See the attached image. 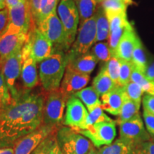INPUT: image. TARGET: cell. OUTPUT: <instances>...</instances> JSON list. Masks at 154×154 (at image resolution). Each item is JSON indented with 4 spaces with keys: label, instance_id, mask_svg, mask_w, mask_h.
Instances as JSON below:
<instances>
[{
    "label": "cell",
    "instance_id": "cell-19",
    "mask_svg": "<svg viewBox=\"0 0 154 154\" xmlns=\"http://www.w3.org/2000/svg\"><path fill=\"white\" fill-rule=\"evenodd\" d=\"M22 67L21 72L23 88L34 89L39 83L36 61L31 56L22 53Z\"/></svg>",
    "mask_w": 154,
    "mask_h": 154
},
{
    "label": "cell",
    "instance_id": "cell-35",
    "mask_svg": "<svg viewBox=\"0 0 154 154\" xmlns=\"http://www.w3.org/2000/svg\"><path fill=\"white\" fill-rule=\"evenodd\" d=\"M11 99H12V96H11L8 86L6 84L2 69L0 67V111L4 109L6 106L8 105L11 102Z\"/></svg>",
    "mask_w": 154,
    "mask_h": 154
},
{
    "label": "cell",
    "instance_id": "cell-45",
    "mask_svg": "<svg viewBox=\"0 0 154 154\" xmlns=\"http://www.w3.org/2000/svg\"><path fill=\"white\" fill-rule=\"evenodd\" d=\"M0 154H14V150L13 147L0 148Z\"/></svg>",
    "mask_w": 154,
    "mask_h": 154
},
{
    "label": "cell",
    "instance_id": "cell-14",
    "mask_svg": "<svg viewBox=\"0 0 154 154\" xmlns=\"http://www.w3.org/2000/svg\"><path fill=\"white\" fill-rule=\"evenodd\" d=\"M0 67L6 84L11 92V96H14L18 91L17 82L21 76L22 72V50L11 56L3 62L0 63Z\"/></svg>",
    "mask_w": 154,
    "mask_h": 154
},
{
    "label": "cell",
    "instance_id": "cell-3",
    "mask_svg": "<svg viewBox=\"0 0 154 154\" xmlns=\"http://www.w3.org/2000/svg\"><path fill=\"white\" fill-rule=\"evenodd\" d=\"M57 140L63 154H87L94 148L87 138L64 126L58 128Z\"/></svg>",
    "mask_w": 154,
    "mask_h": 154
},
{
    "label": "cell",
    "instance_id": "cell-30",
    "mask_svg": "<svg viewBox=\"0 0 154 154\" xmlns=\"http://www.w3.org/2000/svg\"><path fill=\"white\" fill-rule=\"evenodd\" d=\"M91 52L97 60L101 62L106 63L112 57L109 43L106 42H99L92 47Z\"/></svg>",
    "mask_w": 154,
    "mask_h": 154
},
{
    "label": "cell",
    "instance_id": "cell-22",
    "mask_svg": "<svg viewBox=\"0 0 154 154\" xmlns=\"http://www.w3.org/2000/svg\"><path fill=\"white\" fill-rule=\"evenodd\" d=\"M118 85L113 82L107 72H106L104 67H102L99 74H97L92 82V86L97 92L99 96H102L113 89Z\"/></svg>",
    "mask_w": 154,
    "mask_h": 154
},
{
    "label": "cell",
    "instance_id": "cell-6",
    "mask_svg": "<svg viewBox=\"0 0 154 154\" xmlns=\"http://www.w3.org/2000/svg\"><path fill=\"white\" fill-rule=\"evenodd\" d=\"M96 42V24L95 15L84 22L81 23L78 32L70 49L66 53L68 62L77 57L88 53Z\"/></svg>",
    "mask_w": 154,
    "mask_h": 154
},
{
    "label": "cell",
    "instance_id": "cell-15",
    "mask_svg": "<svg viewBox=\"0 0 154 154\" xmlns=\"http://www.w3.org/2000/svg\"><path fill=\"white\" fill-rule=\"evenodd\" d=\"M90 81V76L81 74L66 66L59 90L69 99L71 96L85 88Z\"/></svg>",
    "mask_w": 154,
    "mask_h": 154
},
{
    "label": "cell",
    "instance_id": "cell-36",
    "mask_svg": "<svg viewBox=\"0 0 154 154\" xmlns=\"http://www.w3.org/2000/svg\"><path fill=\"white\" fill-rule=\"evenodd\" d=\"M101 7L104 10L106 14L126 11L127 6L117 0H103Z\"/></svg>",
    "mask_w": 154,
    "mask_h": 154
},
{
    "label": "cell",
    "instance_id": "cell-33",
    "mask_svg": "<svg viewBox=\"0 0 154 154\" xmlns=\"http://www.w3.org/2000/svg\"><path fill=\"white\" fill-rule=\"evenodd\" d=\"M106 72L110 76L116 85L119 86V76L120 71V59L116 57H112L109 61L105 63L103 66Z\"/></svg>",
    "mask_w": 154,
    "mask_h": 154
},
{
    "label": "cell",
    "instance_id": "cell-43",
    "mask_svg": "<svg viewBox=\"0 0 154 154\" xmlns=\"http://www.w3.org/2000/svg\"><path fill=\"white\" fill-rule=\"evenodd\" d=\"M48 154H63L61 149H59V145H58L57 140V133H56L52 142H51V146H50L49 151H48Z\"/></svg>",
    "mask_w": 154,
    "mask_h": 154
},
{
    "label": "cell",
    "instance_id": "cell-51",
    "mask_svg": "<svg viewBox=\"0 0 154 154\" xmlns=\"http://www.w3.org/2000/svg\"><path fill=\"white\" fill-rule=\"evenodd\" d=\"M152 140H153V141H154V136H153V138H152Z\"/></svg>",
    "mask_w": 154,
    "mask_h": 154
},
{
    "label": "cell",
    "instance_id": "cell-18",
    "mask_svg": "<svg viewBox=\"0 0 154 154\" xmlns=\"http://www.w3.org/2000/svg\"><path fill=\"white\" fill-rule=\"evenodd\" d=\"M32 23L37 26L50 14L57 11L59 0H28Z\"/></svg>",
    "mask_w": 154,
    "mask_h": 154
},
{
    "label": "cell",
    "instance_id": "cell-16",
    "mask_svg": "<svg viewBox=\"0 0 154 154\" xmlns=\"http://www.w3.org/2000/svg\"><path fill=\"white\" fill-rule=\"evenodd\" d=\"M27 38L24 33H4L0 36V63L20 51Z\"/></svg>",
    "mask_w": 154,
    "mask_h": 154
},
{
    "label": "cell",
    "instance_id": "cell-44",
    "mask_svg": "<svg viewBox=\"0 0 154 154\" xmlns=\"http://www.w3.org/2000/svg\"><path fill=\"white\" fill-rule=\"evenodd\" d=\"M26 0H5L6 7L7 9H11L13 7H18V6L25 3Z\"/></svg>",
    "mask_w": 154,
    "mask_h": 154
},
{
    "label": "cell",
    "instance_id": "cell-29",
    "mask_svg": "<svg viewBox=\"0 0 154 154\" xmlns=\"http://www.w3.org/2000/svg\"><path fill=\"white\" fill-rule=\"evenodd\" d=\"M99 154H132L134 151L121 139H116L109 146H105L98 150Z\"/></svg>",
    "mask_w": 154,
    "mask_h": 154
},
{
    "label": "cell",
    "instance_id": "cell-9",
    "mask_svg": "<svg viewBox=\"0 0 154 154\" xmlns=\"http://www.w3.org/2000/svg\"><path fill=\"white\" fill-rule=\"evenodd\" d=\"M116 121L113 120L103 121L88 127L86 129L76 131L87 138L94 147L101 149L113 142L116 136Z\"/></svg>",
    "mask_w": 154,
    "mask_h": 154
},
{
    "label": "cell",
    "instance_id": "cell-28",
    "mask_svg": "<svg viewBox=\"0 0 154 154\" xmlns=\"http://www.w3.org/2000/svg\"><path fill=\"white\" fill-rule=\"evenodd\" d=\"M131 82L136 83L141 87L144 93L154 95V83L146 79L143 73L133 66Z\"/></svg>",
    "mask_w": 154,
    "mask_h": 154
},
{
    "label": "cell",
    "instance_id": "cell-7",
    "mask_svg": "<svg viewBox=\"0 0 154 154\" xmlns=\"http://www.w3.org/2000/svg\"><path fill=\"white\" fill-rule=\"evenodd\" d=\"M119 126V139L126 144L133 151L140 144L152 140L151 135L144 127L140 113Z\"/></svg>",
    "mask_w": 154,
    "mask_h": 154
},
{
    "label": "cell",
    "instance_id": "cell-27",
    "mask_svg": "<svg viewBox=\"0 0 154 154\" xmlns=\"http://www.w3.org/2000/svg\"><path fill=\"white\" fill-rule=\"evenodd\" d=\"M78 9L81 23L93 17L96 14L97 2L95 0H74Z\"/></svg>",
    "mask_w": 154,
    "mask_h": 154
},
{
    "label": "cell",
    "instance_id": "cell-46",
    "mask_svg": "<svg viewBox=\"0 0 154 154\" xmlns=\"http://www.w3.org/2000/svg\"><path fill=\"white\" fill-rule=\"evenodd\" d=\"M7 8L6 7V4H5V0H0V11L3 10Z\"/></svg>",
    "mask_w": 154,
    "mask_h": 154
},
{
    "label": "cell",
    "instance_id": "cell-32",
    "mask_svg": "<svg viewBox=\"0 0 154 154\" xmlns=\"http://www.w3.org/2000/svg\"><path fill=\"white\" fill-rule=\"evenodd\" d=\"M111 120L112 119L109 118L103 112L101 106H99L96 107L95 109L90 111V112H88V115L85 124V128L84 129H86L88 127L93 126V125L96 124H98V123L103 122V121H109Z\"/></svg>",
    "mask_w": 154,
    "mask_h": 154
},
{
    "label": "cell",
    "instance_id": "cell-50",
    "mask_svg": "<svg viewBox=\"0 0 154 154\" xmlns=\"http://www.w3.org/2000/svg\"><path fill=\"white\" fill-rule=\"evenodd\" d=\"M117 1L120 2H121V3H123V4H125V3H124V0H117Z\"/></svg>",
    "mask_w": 154,
    "mask_h": 154
},
{
    "label": "cell",
    "instance_id": "cell-34",
    "mask_svg": "<svg viewBox=\"0 0 154 154\" xmlns=\"http://www.w3.org/2000/svg\"><path fill=\"white\" fill-rule=\"evenodd\" d=\"M133 64L131 62L120 59V71L119 76V86H125L131 82Z\"/></svg>",
    "mask_w": 154,
    "mask_h": 154
},
{
    "label": "cell",
    "instance_id": "cell-49",
    "mask_svg": "<svg viewBox=\"0 0 154 154\" xmlns=\"http://www.w3.org/2000/svg\"><path fill=\"white\" fill-rule=\"evenodd\" d=\"M95 1H96L97 3H100V4H101V3L103 1V0H95Z\"/></svg>",
    "mask_w": 154,
    "mask_h": 154
},
{
    "label": "cell",
    "instance_id": "cell-52",
    "mask_svg": "<svg viewBox=\"0 0 154 154\" xmlns=\"http://www.w3.org/2000/svg\"><path fill=\"white\" fill-rule=\"evenodd\" d=\"M132 154H135V153H134H134H132Z\"/></svg>",
    "mask_w": 154,
    "mask_h": 154
},
{
    "label": "cell",
    "instance_id": "cell-4",
    "mask_svg": "<svg viewBox=\"0 0 154 154\" xmlns=\"http://www.w3.org/2000/svg\"><path fill=\"white\" fill-rule=\"evenodd\" d=\"M67 100L59 89L47 92L42 112V124L57 128L62 126Z\"/></svg>",
    "mask_w": 154,
    "mask_h": 154
},
{
    "label": "cell",
    "instance_id": "cell-11",
    "mask_svg": "<svg viewBox=\"0 0 154 154\" xmlns=\"http://www.w3.org/2000/svg\"><path fill=\"white\" fill-rule=\"evenodd\" d=\"M7 9L9 24L4 32L28 34L32 26V17L28 0L18 7Z\"/></svg>",
    "mask_w": 154,
    "mask_h": 154
},
{
    "label": "cell",
    "instance_id": "cell-47",
    "mask_svg": "<svg viewBox=\"0 0 154 154\" xmlns=\"http://www.w3.org/2000/svg\"><path fill=\"white\" fill-rule=\"evenodd\" d=\"M87 154H99V151H98V150H96L95 149V147H94L91 150V151L88 152Z\"/></svg>",
    "mask_w": 154,
    "mask_h": 154
},
{
    "label": "cell",
    "instance_id": "cell-8",
    "mask_svg": "<svg viewBox=\"0 0 154 154\" xmlns=\"http://www.w3.org/2000/svg\"><path fill=\"white\" fill-rule=\"evenodd\" d=\"M22 53L32 57L37 63L51 57L54 53L52 44L32 24Z\"/></svg>",
    "mask_w": 154,
    "mask_h": 154
},
{
    "label": "cell",
    "instance_id": "cell-12",
    "mask_svg": "<svg viewBox=\"0 0 154 154\" xmlns=\"http://www.w3.org/2000/svg\"><path fill=\"white\" fill-rule=\"evenodd\" d=\"M88 115V111L84 103L76 96H72L67 100L62 124L75 131L83 130L85 128Z\"/></svg>",
    "mask_w": 154,
    "mask_h": 154
},
{
    "label": "cell",
    "instance_id": "cell-31",
    "mask_svg": "<svg viewBox=\"0 0 154 154\" xmlns=\"http://www.w3.org/2000/svg\"><path fill=\"white\" fill-rule=\"evenodd\" d=\"M124 90L125 94L128 99L132 100L136 104L140 106L142 101V96H143L144 91L138 84L134 82H130L126 86H124Z\"/></svg>",
    "mask_w": 154,
    "mask_h": 154
},
{
    "label": "cell",
    "instance_id": "cell-2",
    "mask_svg": "<svg viewBox=\"0 0 154 154\" xmlns=\"http://www.w3.org/2000/svg\"><path fill=\"white\" fill-rule=\"evenodd\" d=\"M68 63L66 54L54 52L39 63L38 79L42 88L46 92L59 89Z\"/></svg>",
    "mask_w": 154,
    "mask_h": 154
},
{
    "label": "cell",
    "instance_id": "cell-1",
    "mask_svg": "<svg viewBox=\"0 0 154 154\" xmlns=\"http://www.w3.org/2000/svg\"><path fill=\"white\" fill-rule=\"evenodd\" d=\"M47 92L21 89L8 105L0 111V148L14 147L19 139L42 124V112Z\"/></svg>",
    "mask_w": 154,
    "mask_h": 154
},
{
    "label": "cell",
    "instance_id": "cell-37",
    "mask_svg": "<svg viewBox=\"0 0 154 154\" xmlns=\"http://www.w3.org/2000/svg\"><path fill=\"white\" fill-rule=\"evenodd\" d=\"M57 129L51 133L49 136H47L31 154H48V151H49L51 142H52V140L54 137L56 133H57Z\"/></svg>",
    "mask_w": 154,
    "mask_h": 154
},
{
    "label": "cell",
    "instance_id": "cell-23",
    "mask_svg": "<svg viewBox=\"0 0 154 154\" xmlns=\"http://www.w3.org/2000/svg\"><path fill=\"white\" fill-rule=\"evenodd\" d=\"M95 17L96 24V42H102L109 39L110 35V25L105 11L101 6L96 9Z\"/></svg>",
    "mask_w": 154,
    "mask_h": 154
},
{
    "label": "cell",
    "instance_id": "cell-39",
    "mask_svg": "<svg viewBox=\"0 0 154 154\" xmlns=\"http://www.w3.org/2000/svg\"><path fill=\"white\" fill-rule=\"evenodd\" d=\"M143 117L146 130L150 135L154 136V115L150 113L149 111L143 109Z\"/></svg>",
    "mask_w": 154,
    "mask_h": 154
},
{
    "label": "cell",
    "instance_id": "cell-21",
    "mask_svg": "<svg viewBox=\"0 0 154 154\" xmlns=\"http://www.w3.org/2000/svg\"><path fill=\"white\" fill-rule=\"evenodd\" d=\"M97 59L92 54L91 51L77 57L67 63V67L81 74L89 75L95 69L98 63Z\"/></svg>",
    "mask_w": 154,
    "mask_h": 154
},
{
    "label": "cell",
    "instance_id": "cell-20",
    "mask_svg": "<svg viewBox=\"0 0 154 154\" xmlns=\"http://www.w3.org/2000/svg\"><path fill=\"white\" fill-rule=\"evenodd\" d=\"M125 97L123 86H117L101 96V107L103 111L113 116H119Z\"/></svg>",
    "mask_w": 154,
    "mask_h": 154
},
{
    "label": "cell",
    "instance_id": "cell-24",
    "mask_svg": "<svg viewBox=\"0 0 154 154\" xmlns=\"http://www.w3.org/2000/svg\"><path fill=\"white\" fill-rule=\"evenodd\" d=\"M84 103L88 112L93 110L96 107L101 106V101L99 99V95L93 86L84 88L74 94Z\"/></svg>",
    "mask_w": 154,
    "mask_h": 154
},
{
    "label": "cell",
    "instance_id": "cell-17",
    "mask_svg": "<svg viewBox=\"0 0 154 154\" xmlns=\"http://www.w3.org/2000/svg\"><path fill=\"white\" fill-rule=\"evenodd\" d=\"M138 38V36L135 32L134 26L128 22L119 41L115 57L121 60L131 62L132 54Z\"/></svg>",
    "mask_w": 154,
    "mask_h": 154
},
{
    "label": "cell",
    "instance_id": "cell-41",
    "mask_svg": "<svg viewBox=\"0 0 154 154\" xmlns=\"http://www.w3.org/2000/svg\"><path fill=\"white\" fill-rule=\"evenodd\" d=\"M9 24V12L7 8L0 11V36L4 33Z\"/></svg>",
    "mask_w": 154,
    "mask_h": 154
},
{
    "label": "cell",
    "instance_id": "cell-10",
    "mask_svg": "<svg viewBox=\"0 0 154 154\" xmlns=\"http://www.w3.org/2000/svg\"><path fill=\"white\" fill-rule=\"evenodd\" d=\"M57 12L66 32L69 43L72 47L76 38L80 20L74 0H61L58 5Z\"/></svg>",
    "mask_w": 154,
    "mask_h": 154
},
{
    "label": "cell",
    "instance_id": "cell-25",
    "mask_svg": "<svg viewBox=\"0 0 154 154\" xmlns=\"http://www.w3.org/2000/svg\"><path fill=\"white\" fill-rule=\"evenodd\" d=\"M140 107V106L136 104L132 100L128 99L125 94L124 103L121 107L120 113L118 116L117 120L116 121V124L119 125L134 118L135 116L139 113Z\"/></svg>",
    "mask_w": 154,
    "mask_h": 154
},
{
    "label": "cell",
    "instance_id": "cell-5",
    "mask_svg": "<svg viewBox=\"0 0 154 154\" xmlns=\"http://www.w3.org/2000/svg\"><path fill=\"white\" fill-rule=\"evenodd\" d=\"M37 28L52 44L54 52H68L71 45L57 11L53 12L40 23Z\"/></svg>",
    "mask_w": 154,
    "mask_h": 154
},
{
    "label": "cell",
    "instance_id": "cell-26",
    "mask_svg": "<svg viewBox=\"0 0 154 154\" xmlns=\"http://www.w3.org/2000/svg\"><path fill=\"white\" fill-rule=\"evenodd\" d=\"M131 63L133 66L144 74L146 66H147L148 61L145 49H144L143 44L139 37L136 41L134 51H133Z\"/></svg>",
    "mask_w": 154,
    "mask_h": 154
},
{
    "label": "cell",
    "instance_id": "cell-38",
    "mask_svg": "<svg viewBox=\"0 0 154 154\" xmlns=\"http://www.w3.org/2000/svg\"><path fill=\"white\" fill-rule=\"evenodd\" d=\"M134 152L135 154H154V141L151 140L140 144Z\"/></svg>",
    "mask_w": 154,
    "mask_h": 154
},
{
    "label": "cell",
    "instance_id": "cell-48",
    "mask_svg": "<svg viewBox=\"0 0 154 154\" xmlns=\"http://www.w3.org/2000/svg\"><path fill=\"white\" fill-rule=\"evenodd\" d=\"M125 5H126V6H128L130 5H131V4L133 3V0H124Z\"/></svg>",
    "mask_w": 154,
    "mask_h": 154
},
{
    "label": "cell",
    "instance_id": "cell-40",
    "mask_svg": "<svg viewBox=\"0 0 154 154\" xmlns=\"http://www.w3.org/2000/svg\"><path fill=\"white\" fill-rule=\"evenodd\" d=\"M143 109L154 115V95L146 94L142 99Z\"/></svg>",
    "mask_w": 154,
    "mask_h": 154
},
{
    "label": "cell",
    "instance_id": "cell-13",
    "mask_svg": "<svg viewBox=\"0 0 154 154\" xmlns=\"http://www.w3.org/2000/svg\"><path fill=\"white\" fill-rule=\"evenodd\" d=\"M57 129V128L42 124L37 129L24 136L14 144L13 147L14 154H31L47 136Z\"/></svg>",
    "mask_w": 154,
    "mask_h": 154
},
{
    "label": "cell",
    "instance_id": "cell-42",
    "mask_svg": "<svg viewBox=\"0 0 154 154\" xmlns=\"http://www.w3.org/2000/svg\"><path fill=\"white\" fill-rule=\"evenodd\" d=\"M144 75L148 80L154 83V57H152L148 61Z\"/></svg>",
    "mask_w": 154,
    "mask_h": 154
}]
</instances>
